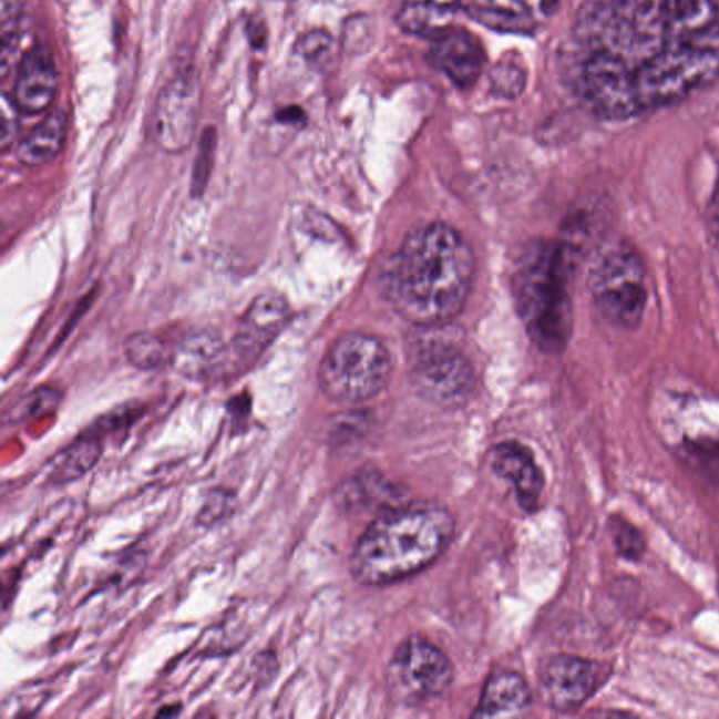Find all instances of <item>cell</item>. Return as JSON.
Masks as SVG:
<instances>
[{
    "mask_svg": "<svg viewBox=\"0 0 719 719\" xmlns=\"http://www.w3.org/2000/svg\"><path fill=\"white\" fill-rule=\"evenodd\" d=\"M474 273V255L459 230L442 223L423 225L391 260L388 299L409 322L435 327L463 309Z\"/></svg>",
    "mask_w": 719,
    "mask_h": 719,
    "instance_id": "6da1fadb",
    "label": "cell"
},
{
    "mask_svg": "<svg viewBox=\"0 0 719 719\" xmlns=\"http://www.w3.org/2000/svg\"><path fill=\"white\" fill-rule=\"evenodd\" d=\"M455 522L433 502L393 506L360 535L351 553V574L360 584L384 586L418 574L448 549Z\"/></svg>",
    "mask_w": 719,
    "mask_h": 719,
    "instance_id": "7a4b0ae2",
    "label": "cell"
},
{
    "mask_svg": "<svg viewBox=\"0 0 719 719\" xmlns=\"http://www.w3.org/2000/svg\"><path fill=\"white\" fill-rule=\"evenodd\" d=\"M513 294L533 343L547 353L563 351L574 327L571 266L564 246L530 245L514 271Z\"/></svg>",
    "mask_w": 719,
    "mask_h": 719,
    "instance_id": "3957f363",
    "label": "cell"
},
{
    "mask_svg": "<svg viewBox=\"0 0 719 719\" xmlns=\"http://www.w3.org/2000/svg\"><path fill=\"white\" fill-rule=\"evenodd\" d=\"M392 359L374 336L351 333L336 340L319 369L325 396L338 402H363L390 381Z\"/></svg>",
    "mask_w": 719,
    "mask_h": 719,
    "instance_id": "277c9868",
    "label": "cell"
},
{
    "mask_svg": "<svg viewBox=\"0 0 719 719\" xmlns=\"http://www.w3.org/2000/svg\"><path fill=\"white\" fill-rule=\"evenodd\" d=\"M593 302L614 327L635 329L648 302L647 278L635 251L626 244L608 245L596 256L589 273Z\"/></svg>",
    "mask_w": 719,
    "mask_h": 719,
    "instance_id": "5b68a950",
    "label": "cell"
},
{
    "mask_svg": "<svg viewBox=\"0 0 719 719\" xmlns=\"http://www.w3.org/2000/svg\"><path fill=\"white\" fill-rule=\"evenodd\" d=\"M387 679L399 702L421 705L448 691L453 684L454 666L442 649L413 635L398 645Z\"/></svg>",
    "mask_w": 719,
    "mask_h": 719,
    "instance_id": "8992f818",
    "label": "cell"
},
{
    "mask_svg": "<svg viewBox=\"0 0 719 719\" xmlns=\"http://www.w3.org/2000/svg\"><path fill=\"white\" fill-rule=\"evenodd\" d=\"M411 380L417 391L440 407H459L474 390V370L454 345L419 340L409 353Z\"/></svg>",
    "mask_w": 719,
    "mask_h": 719,
    "instance_id": "52a82bcc",
    "label": "cell"
},
{
    "mask_svg": "<svg viewBox=\"0 0 719 719\" xmlns=\"http://www.w3.org/2000/svg\"><path fill=\"white\" fill-rule=\"evenodd\" d=\"M202 91L196 78L172 79L156 99L152 115V135L170 154H181L191 146L196 134Z\"/></svg>",
    "mask_w": 719,
    "mask_h": 719,
    "instance_id": "ba28073f",
    "label": "cell"
},
{
    "mask_svg": "<svg viewBox=\"0 0 719 719\" xmlns=\"http://www.w3.org/2000/svg\"><path fill=\"white\" fill-rule=\"evenodd\" d=\"M606 676L605 668L593 660L554 655L540 670V696L551 710H576L595 695Z\"/></svg>",
    "mask_w": 719,
    "mask_h": 719,
    "instance_id": "9c48e42d",
    "label": "cell"
},
{
    "mask_svg": "<svg viewBox=\"0 0 719 719\" xmlns=\"http://www.w3.org/2000/svg\"><path fill=\"white\" fill-rule=\"evenodd\" d=\"M290 315V306L281 296L266 292L256 297L240 319L234 339L235 353L243 359L260 355L285 329Z\"/></svg>",
    "mask_w": 719,
    "mask_h": 719,
    "instance_id": "30bf717a",
    "label": "cell"
},
{
    "mask_svg": "<svg viewBox=\"0 0 719 719\" xmlns=\"http://www.w3.org/2000/svg\"><path fill=\"white\" fill-rule=\"evenodd\" d=\"M60 75L49 47L25 52L16 78L13 102L20 113L40 114L54 102Z\"/></svg>",
    "mask_w": 719,
    "mask_h": 719,
    "instance_id": "8fae6325",
    "label": "cell"
},
{
    "mask_svg": "<svg viewBox=\"0 0 719 719\" xmlns=\"http://www.w3.org/2000/svg\"><path fill=\"white\" fill-rule=\"evenodd\" d=\"M490 466L499 477L513 485L524 511H537L545 480L532 450L517 442L499 443L490 451Z\"/></svg>",
    "mask_w": 719,
    "mask_h": 719,
    "instance_id": "7c38bea8",
    "label": "cell"
},
{
    "mask_svg": "<svg viewBox=\"0 0 719 719\" xmlns=\"http://www.w3.org/2000/svg\"><path fill=\"white\" fill-rule=\"evenodd\" d=\"M430 60L461 89L474 85L486 64L480 40L469 31L454 28L434 39Z\"/></svg>",
    "mask_w": 719,
    "mask_h": 719,
    "instance_id": "4fadbf2b",
    "label": "cell"
},
{
    "mask_svg": "<svg viewBox=\"0 0 719 719\" xmlns=\"http://www.w3.org/2000/svg\"><path fill=\"white\" fill-rule=\"evenodd\" d=\"M532 702L533 692L523 676L516 671H497L486 680L480 705L472 717H523L532 707Z\"/></svg>",
    "mask_w": 719,
    "mask_h": 719,
    "instance_id": "5bb4252c",
    "label": "cell"
},
{
    "mask_svg": "<svg viewBox=\"0 0 719 719\" xmlns=\"http://www.w3.org/2000/svg\"><path fill=\"white\" fill-rule=\"evenodd\" d=\"M227 359V346L215 330L188 333L173 351L171 363L188 378L212 376Z\"/></svg>",
    "mask_w": 719,
    "mask_h": 719,
    "instance_id": "9a60e30c",
    "label": "cell"
},
{
    "mask_svg": "<svg viewBox=\"0 0 719 719\" xmlns=\"http://www.w3.org/2000/svg\"><path fill=\"white\" fill-rule=\"evenodd\" d=\"M461 8L475 22L499 33L532 34L535 22L523 0H460Z\"/></svg>",
    "mask_w": 719,
    "mask_h": 719,
    "instance_id": "2e32d148",
    "label": "cell"
},
{
    "mask_svg": "<svg viewBox=\"0 0 719 719\" xmlns=\"http://www.w3.org/2000/svg\"><path fill=\"white\" fill-rule=\"evenodd\" d=\"M460 8V0H402L397 20L407 33L434 40L453 29Z\"/></svg>",
    "mask_w": 719,
    "mask_h": 719,
    "instance_id": "e0dca14e",
    "label": "cell"
},
{
    "mask_svg": "<svg viewBox=\"0 0 719 719\" xmlns=\"http://www.w3.org/2000/svg\"><path fill=\"white\" fill-rule=\"evenodd\" d=\"M66 131L68 119L64 110H54L20 141L16 146V157L20 164L30 167L50 164L64 148Z\"/></svg>",
    "mask_w": 719,
    "mask_h": 719,
    "instance_id": "ac0fdd59",
    "label": "cell"
},
{
    "mask_svg": "<svg viewBox=\"0 0 719 719\" xmlns=\"http://www.w3.org/2000/svg\"><path fill=\"white\" fill-rule=\"evenodd\" d=\"M104 453V438L92 429L79 434L52 465L49 481L54 485L72 484L91 472Z\"/></svg>",
    "mask_w": 719,
    "mask_h": 719,
    "instance_id": "d6986e66",
    "label": "cell"
},
{
    "mask_svg": "<svg viewBox=\"0 0 719 719\" xmlns=\"http://www.w3.org/2000/svg\"><path fill=\"white\" fill-rule=\"evenodd\" d=\"M22 2L0 0V76L7 79L18 55L22 37Z\"/></svg>",
    "mask_w": 719,
    "mask_h": 719,
    "instance_id": "ffe728a7",
    "label": "cell"
},
{
    "mask_svg": "<svg viewBox=\"0 0 719 719\" xmlns=\"http://www.w3.org/2000/svg\"><path fill=\"white\" fill-rule=\"evenodd\" d=\"M491 91L502 99H516L521 96L527 85V68L523 58L509 52L493 65L490 72Z\"/></svg>",
    "mask_w": 719,
    "mask_h": 719,
    "instance_id": "44dd1931",
    "label": "cell"
},
{
    "mask_svg": "<svg viewBox=\"0 0 719 719\" xmlns=\"http://www.w3.org/2000/svg\"><path fill=\"white\" fill-rule=\"evenodd\" d=\"M124 353L131 364L143 371L161 369L172 360L166 345L148 332L131 335L124 343Z\"/></svg>",
    "mask_w": 719,
    "mask_h": 719,
    "instance_id": "7402d4cb",
    "label": "cell"
},
{
    "mask_svg": "<svg viewBox=\"0 0 719 719\" xmlns=\"http://www.w3.org/2000/svg\"><path fill=\"white\" fill-rule=\"evenodd\" d=\"M61 401V392L54 388H37L34 391L25 393L9 408L7 422L10 424L28 422L30 419L54 411Z\"/></svg>",
    "mask_w": 719,
    "mask_h": 719,
    "instance_id": "603a6c76",
    "label": "cell"
},
{
    "mask_svg": "<svg viewBox=\"0 0 719 719\" xmlns=\"http://www.w3.org/2000/svg\"><path fill=\"white\" fill-rule=\"evenodd\" d=\"M236 507H238V497L234 492L224 490V487H215L204 499L203 506L199 507L196 516V523L206 528L217 526L233 516Z\"/></svg>",
    "mask_w": 719,
    "mask_h": 719,
    "instance_id": "cb8c5ba5",
    "label": "cell"
},
{
    "mask_svg": "<svg viewBox=\"0 0 719 719\" xmlns=\"http://www.w3.org/2000/svg\"><path fill=\"white\" fill-rule=\"evenodd\" d=\"M296 52L309 66L323 70L332 61V37L325 31H311L297 41Z\"/></svg>",
    "mask_w": 719,
    "mask_h": 719,
    "instance_id": "d4e9b609",
    "label": "cell"
},
{
    "mask_svg": "<svg viewBox=\"0 0 719 719\" xmlns=\"http://www.w3.org/2000/svg\"><path fill=\"white\" fill-rule=\"evenodd\" d=\"M613 543L618 554L629 561H638L645 553L641 532L622 517H614L610 524Z\"/></svg>",
    "mask_w": 719,
    "mask_h": 719,
    "instance_id": "484cf974",
    "label": "cell"
},
{
    "mask_svg": "<svg viewBox=\"0 0 719 719\" xmlns=\"http://www.w3.org/2000/svg\"><path fill=\"white\" fill-rule=\"evenodd\" d=\"M215 145H217V134H215V129L208 127L206 133L203 135L202 143H199L196 165H194V196H202L204 188L207 187L209 173H212L213 170Z\"/></svg>",
    "mask_w": 719,
    "mask_h": 719,
    "instance_id": "4316f807",
    "label": "cell"
},
{
    "mask_svg": "<svg viewBox=\"0 0 719 719\" xmlns=\"http://www.w3.org/2000/svg\"><path fill=\"white\" fill-rule=\"evenodd\" d=\"M19 113L20 110L16 107L13 99L3 94L2 109H0V145L3 151L8 150L18 138Z\"/></svg>",
    "mask_w": 719,
    "mask_h": 719,
    "instance_id": "83f0119b",
    "label": "cell"
},
{
    "mask_svg": "<svg viewBox=\"0 0 719 719\" xmlns=\"http://www.w3.org/2000/svg\"><path fill=\"white\" fill-rule=\"evenodd\" d=\"M254 665L256 674L259 675V681L264 680L265 684H269L270 676H276L278 665L275 655L267 653L257 655Z\"/></svg>",
    "mask_w": 719,
    "mask_h": 719,
    "instance_id": "f1b7e54d",
    "label": "cell"
},
{
    "mask_svg": "<svg viewBox=\"0 0 719 719\" xmlns=\"http://www.w3.org/2000/svg\"><path fill=\"white\" fill-rule=\"evenodd\" d=\"M266 30H265V23L259 22V19L257 20H250L249 22V40L250 43L256 47V49H260V47H264L266 43Z\"/></svg>",
    "mask_w": 719,
    "mask_h": 719,
    "instance_id": "f546056e",
    "label": "cell"
},
{
    "mask_svg": "<svg viewBox=\"0 0 719 719\" xmlns=\"http://www.w3.org/2000/svg\"><path fill=\"white\" fill-rule=\"evenodd\" d=\"M710 223L713 238L719 250V185L717 186L716 194H713L711 208H710Z\"/></svg>",
    "mask_w": 719,
    "mask_h": 719,
    "instance_id": "4dcf8cb0",
    "label": "cell"
},
{
    "mask_svg": "<svg viewBox=\"0 0 719 719\" xmlns=\"http://www.w3.org/2000/svg\"><path fill=\"white\" fill-rule=\"evenodd\" d=\"M304 117V114L301 110L297 107H288L285 110H281V112H278L277 119L280 120L281 123H298L301 122Z\"/></svg>",
    "mask_w": 719,
    "mask_h": 719,
    "instance_id": "1f68e13d",
    "label": "cell"
},
{
    "mask_svg": "<svg viewBox=\"0 0 719 719\" xmlns=\"http://www.w3.org/2000/svg\"><path fill=\"white\" fill-rule=\"evenodd\" d=\"M181 711V705L165 706L161 708V711L156 713V717H177Z\"/></svg>",
    "mask_w": 719,
    "mask_h": 719,
    "instance_id": "d6a6232c",
    "label": "cell"
}]
</instances>
